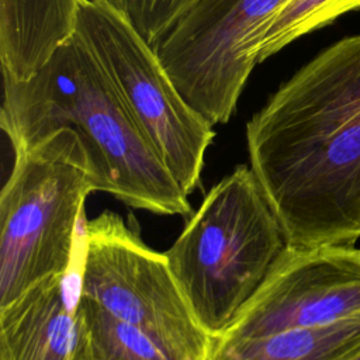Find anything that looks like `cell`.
Returning a JSON list of instances; mask_svg holds the SVG:
<instances>
[{"label":"cell","instance_id":"1","mask_svg":"<svg viewBox=\"0 0 360 360\" xmlns=\"http://www.w3.org/2000/svg\"><path fill=\"white\" fill-rule=\"evenodd\" d=\"M246 145L287 245H357L360 34L283 83L246 124Z\"/></svg>","mask_w":360,"mask_h":360},{"label":"cell","instance_id":"2","mask_svg":"<svg viewBox=\"0 0 360 360\" xmlns=\"http://www.w3.org/2000/svg\"><path fill=\"white\" fill-rule=\"evenodd\" d=\"M3 83L0 127L13 149L70 128L86 148L96 191L158 215L191 214L187 195L76 34L32 77L3 75Z\"/></svg>","mask_w":360,"mask_h":360},{"label":"cell","instance_id":"3","mask_svg":"<svg viewBox=\"0 0 360 360\" xmlns=\"http://www.w3.org/2000/svg\"><path fill=\"white\" fill-rule=\"evenodd\" d=\"M285 246L253 170L240 165L211 187L165 256L195 322L215 338L257 291Z\"/></svg>","mask_w":360,"mask_h":360},{"label":"cell","instance_id":"4","mask_svg":"<svg viewBox=\"0 0 360 360\" xmlns=\"http://www.w3.org/2000/svg\"><path fill=\"white\" fill-rule=\"evenodd\" d=\"M13 152L0 194V308L70 267L84 201L96 191L86 148L70 128Z\"/></svg>","mask_w":360,"mask_h":360},{"label":"cell","instance_id":"5","mask_svg":"<svg viewBox=\"0 0 360 360\" xmlns=\"http://www.w3.org/2000/svg\"><path fill=\"white\" fill-rule=\"evenodd\" d=\"M76 37L91 53L128 115L186 195L201 180L214 125L193 108L165 70L153 46L114 8L80 6Z\"/></svg>","mask_w":360,"mask_h":360},{"label":"cell","instance_id":"6","mask_svg":"<svg viewBox=\"0 0 360 360\" xmlns=\"http://www.w3.org/2000/svg\"><path fill=\"white\" fill-rule=\"evenodd\" d=\"M80 292L149 336L180 360H205L210 336L195 322L165 253L134 225L103 211L80 226Z\"/></svg>","mask_w":360,"mask_h":360},{"label":"cell","instance_id":"7","mask_svg":"<svg viewBox=\"0 0 360 360\" xmlns=\"http://www.w3.org/2000/svg\"><path fill=\"white\" fill-rule=\"evenodd\" d=\"M290 0H198L153 46L186 101L212 125L235 112L253 39Z\"/></svg>","mask_w":360,"mask_h":360},{"label":"cell","instance_id":"8","mask_svg":"<svg viewBox=\"0 0 360 360\" xmlns=\"http://www.w3.org/2000/svg\"><path fill=\"white\" fill-rule=\"evenodd\" d=\"M360 315V246L287 245L218 342L314 328Z\"/></svg>","mask_w":360,"mask_h":360},{"label":"cell","instance_id":"9","mask_svg":"<svg viewBox=\"0 0 360 360\" xmlns=\"http://www.w3.org/2000/svg\"><path fill=\"white\" fill-rule=\"evenodd\" d=\"M82 233L70 267L0 308V360H82Z\"/></svg>","mask_w":360,"mask_h":360},{"label":"cell","instance_id":"10","mask_svg":"<svg viewBox=\"0 0 360 360\" xmlns=\"http://www.w3.org/2000/svg\"><path fill=\"white\" fill-rule=\"evenodd\" d=\"M84 0H0V60L4 76L32 77L75 37Z\"/></svg>","mask_w":360,"mask_h":360},{"label":"cell","instance_id":"11","mask_svg":"<svg viewBox=\"0 0 360 360\" xmlns=\"http://www.w3.org/2000/svg\"><path fill=\"white\" fill-rule=\"evenodd\" d=\"M360 349V315L235 342L210 339L205 360H345Z\"/></svg>","mask_w":360,"mask_h":360},{"label":"cell","instance_id":"12","mask_svg":"<svg viewBox=\"0 0 360 360\" xmlns=\"http://www.w3.org/2000/svg\"><path fill=\"white\" fill-rule=\"evenodd\" d=\"M82 360H180L143 330L120 321L80 292Z\"/></svg>","mask_w":360,"mask_h":360},{"label":"cell","instance_id":"13","mask_svg":"<svg viewBox=\"0 0 360 360\" xmlns=\"http://www.w3.org/2000/svg\"><path fill=\"white\" fill-rule=\"evenodd\" d=\"M357 8L360 0H290L253 39L249 56L257 65L300 37Z\"/></svg>","mask_w":360,"mask_h":360},{"label":"cell","instance_id":"14","mask_svg":"<svg viewBox=\"0 0 360 360\" xmlns=\"http://www.w3.org/2000/svg\"><path fill=\"white\" fill-rule=\"evenodd\" d=\"M114 8L155 46L198 0H97Z\"/></svg>","mask_w":360,"mask_h":360},{"label":"cell","instance_id":"15","mask_svg":"<svg viewBox=\"0 0 360 360\" xmlns=\"http://www.w3.org/2000/svg\"><path fill=\"white\" fill-rule=\"evenodd\" d=\"M345 360H360V349L357 350V352H354L352 356H349V357H346Z\"/></svg>","mask_w":360,"mask_h":360}]
</instances>
